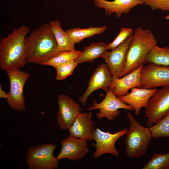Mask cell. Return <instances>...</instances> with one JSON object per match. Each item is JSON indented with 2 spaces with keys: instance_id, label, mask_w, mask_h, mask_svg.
I'll use <instances>...</instances> for the list:
<instances>
[{
  "instance_id": "11",
  "label": "cell",
  "mask_w": 169,
  "mask_h": 169,
  "mask_svg": "<svg viewBox=\"0 0 169 169\" xmlns=\"http://www.w3.org/2000/svg\"><path fill=\"white\" fill-rule=\"evenodd\" d=\"M132 35L112 51H106L100 57L105 61L113 77L118 78L122 77L126 66L127 54Z\"/></svg>"
},
{
  "instance_id": "18",
  "label": "cell",
  "mask_w": 169,
  "mask_h": 169,
  "mask_svg": "<svg viewBox=\"0 0 169 169\" xmlns=\"http://www.w3.org/2000/svg\"><path fill=\"white\" fill-rule=\"evenodd\" d=\"M97 7L105 9L106 15L115 13L116 17L120 18L123 14H126L134 8L143 5L142 0H93Z\"/></svg>"
},
{
  "instance_id": "19",
  "label": "cell",
  "mask_w": 169,
  "mask_h": 169,
  "mask_svg": "<svg viewBox=\"0 0 169 169\" xmlns=\"http://www.w3.org/2000/svg\"><path fill=\"white\" fill-rule=\"evenodd\" d=\"M49 23L57 41L59 50L60 51L75 50V42L66 31L62 29L59 20H54Z\"/></svg>"
},
{
  "instance_id": "16",
  "label": "cell",
  "mask_w": 169,
  "mask_h": 169,
  "mask_svg": "<svg viewBox=\"0 0 169 169\" xmlns=\"http://www.w3.org/2000/svg\"><path fill=\"white\" fill-rule=\"evenodd\" d=\"M143 66L131 73L118 78L113 76L109 89L117 97L128 94V90L134 87L140 88L141 85L140 73Z\"/></svg>"
},
{
  "instance_id": "3",
  "label": "cell",
  "mask_w": 169,
  "mask_h": 169,
  "mask_svg": "<svg viewBox=\"0 0 169 169\" xmlns=\"http://www.w3.org/2000/svg\"><path fill=\"white\" fill-rule=\"evenodd\" d=\"M157 43L150 29L136 28L127 52L126 66L122 77L144 66L147 55Z\"/></svg>"
},
{
  "instance_id": "12",
  "label": "cell",
  "mask_w": 169,
  "mask_h": 169,
  "mask_svg": "<svg viewBox=\"0 0 169 169\" xmlns=\"http://www.w3.org/2000/svg\"><path fill=\"white\" fill-rule=\"evenodd\" d=\"M113 76L106 64H99L93 73L85 92L79 98V101L84 106L89 96L95 90L102 89L107 93L112 81Z\"/></svg>"
},
{
  "instance_id": "24",
  "label": "cell",
  "mask_w": 169,
  "mask_h": 169,
  "mask_svg": "<svg viewBox=\"0 0 169 169\" xmlns=\"http://www.w3.org/2000/svg\"><path fill=\"white\" fill-rule=\"evenodd\" d=\"M143 169H169V152L154 154Z\"/></svg>"
},
{
  "instance_id": "30",
  "label": "cell",
  "mask_w": 169,
  "mask_h": 169,
  "mask_svg": "<svg viewBox=\"0 0 169 169\" xmlns=\"http://www.w3.org/2000/svg\"><path fill=\"white\" fill-rule=\"evenodd\" d=\"M165 18L167 20H169V15L165 16Z\"/></svg>"
},
{
  "instance_id": "1",
  "label": "cell",
  "mask_w": 169,
  "mask_h": 169,
  "mask_svg": "<svg viewBox=\"0 0 169 169\" xmlns=\"http://www.w3.org/2000/svg\"><path fill=\"white\" fill-rule=\"evenodd\" d=\"M24 45L27 62L43 65L60 52L51 27L43 23L26 37Z\"/></svg>"
},
{
  "instance_id": "21",
  "label": "cell",
  "mask_w": 169,
  "mask_h": 169,
  "mask_svg": "<svg viewBox=\"0 0 169 169\" xmlns=\"http://www.w3.org/2000/svg\"><path fill=\"white\" fill-rule=\"evenodd\" d=\"M107 27H90L87 28L77 27L69 29L66 32L75 43H79L84 38L96 34H101L106 30Z\"/></svg>"
},
{
  "instance_id": "22",
  "label": "cell",
  "mask_w": 169,
  "mask_h": 169,
  "mask_svg": "<svg viewBox=\"0 0 169 169\" xmlns=\"http://www.w3.org/2000/svg\"><path fill=\"white\" fill-rule=\"evenodd\" d=\"M146 62L169 66V46L155 45L147 55Z\"/></svg>"
},
{
  "instance_id": "10",
  "label": "cell",
  "mask_w": 169,
  "mask_h": 169,
  "mask_svg": "<svg viewBox=\"0 0 169 169\" xmlns=\"http://www.w3.org/2000/svg\"><path fill=\"white\" fill-rule=\"evenodd\" d=\"M120 109L134 110L133 108L123 102L109 89L101 102L98 103L94 101L93 105L88 110H98L99 112L96 114L98 119L106 118L109 120L112 121L120 115L119 109Z\"/></svg>"
},
{
  "instance_id": "5",
  "label": "cell",
  "mask_w": 169,
  "mask_h": 169,
  "mask_svg": "<svg viewBox=\"0 0 169 169\" xmlns=\"http://www.w3.org/2000/svg\"><path fill=\"white\" fill-rule=\"evenodd\" d=\"M56 145L45 143L29 148L26 161L29 169H55L59 164V160L53 155Z\"/></svg>"
},
{
  "instance_id": "13",
  "label": "cell",
  "mask_w": 169,
  "mask_h": 169,
  "mask_svg": "<svg viewBox=\"0 0 169 169\" xmlns=\"http://www.w3.org/2000/svg\"><path fill=\"white\" fill-rule=\"evenodd\" d=\"M58 110L57 113L58 123L62 130L68 129L80 113L79 104L64 95H59L58 98Z\"/></svg>"
},
{
  "instance_id": "4",
  "label": "cell",
  "mask_w": 169,
  "mask_h": 169,
  "mask_svg": "<svg viewBox=\"0 0 169 169\" xmlns=\"http://www.w3.org/2000/svg\"><path fill=\"white\" fill-rule=\"evenodd\" d=\"M126 112L130 126L125 141V153L129 158H137L146 154L152 136L150 128L142 126L130 113Z\"/></svg>"
},
{
  "instance_id": "2",
  "label": "cell",
  "mask_w": 169,
  "mask_h": 169,
  "mask_svg": "<svg viewBox=\"0 0 169 169\" xmlns=\"http://www.w3.org/2000/svg\"><path fill=\"white\" fill-rule=\"evenodd\" d=\"M30 30L23 25L0 40V66L1 69H18L23 67L27 62L24 40Z\"/></svg>"
},
{
  "instance_id": "15",
  "label": "cell",
  "mask_w": 169,
  "mask_h": 169,
  "mask_svg": "<svg viewBox=\"0 0 169 169\" xmlns=\"http://www.w3.org/2000/svg\"><path fill=\"white\" fill-rule=\"evenodd\" d=\"M92 118L91 112H80L69 129V135L87 141H92L96 129Z\"/></svg>"
},
{
  "instance_id": "7",
  "label": "cell",
  "mask_w": 169,
  "mask_h": 169,
  "mask_svg": "<svg viewBox=\"0 0 169 169\" xmlns=\"http://www.w3.org/2000/svg\"><path fill=\"white\" fill-rule=\"evenodd\" d=\"M169 113V87L157 90L150 99L146 109V124L151 127Z\"/></svg>"
},
{
  "instance_id": "8",
  "label": "cell",
  "mask_w": 169,
  "mask_h": 169,
  "mask_svg": "<svg viewBox=\"0 0 169 169\" xmlns=\"http://www.w3.org/2000/svg\"><path fill=\"white\" fill-rule=\"evenodd\" d=\"M140 77V88L169 87V66L148 63L142 67Z\"/></svg>"
},
{
  "instance_id": "28",
  "label": "cell",
  "mask_w": 169,
  "mask_h": 169,
  "mask_svg": "<svg viewBox=\"0 0 169 169\" xmlns=\"http://www.w3.org/2000/svg\"><path fill=\"white\" fill-rule=\"evenodd\" d=\"M143 5L149 6L152 11L160 9L169 11V0H142Z\"/></svg>"
},
{
  "instance_id": "20",
  "label": "cell",
  "mask_w": 169,
  "mask_h": 169,
  "mask_svg": "<svg viewBox=\"0 0 169 169\" xmlns=\"http://www.w3.org/2000/svg\"><path fill=\"white\" fill-rule=\"evenodd\" d=\"M108 44L103 42L91 44L90 46L83 47V50L75 60L78 64L84 62H91L100 57L107 49Z\"/></svg>"
},
{
  "instance_id": "6",
  "label": "cell",
  "mask_w": 169,
  "mask_h": 169,
  "mask_svg": "<svg viewBox=\"0 0 169 169\" xmlns=\"http://www.w3.org/2000/svg\"><path fill=\"white\" fill-rule=\"evenodd\" d=\"M10 82V91L6 99L9 106L13 110L22 111L26 110L23 95L24 86L30 75L19 69L5 70Z\"/></svg>"
},
{
  "instance_id": "14",
  "label": "cell",
  "mask_w": 169,
  "mask_h": 169,
  "mask_svg": "<svg viewBox=\"0 0 169 169\" xmlns=\"http://www.w3.org/2000/svg\"><path fill=\"white\" fill-rule=\"evenodd\" d=\"M60 152L56 156L59 160L67 159L77 161L83 158L89 151L87 141L69 135L61 141Z\"/></svg>"
},
{
  "instance_id": "23",
  "label": "cell",
  "mask_w": 169,
  "mask_h": 169,
  "mask_svg": "<svg viewBox=\"0 0 169 169\" xmlns=\"http://www.w3.org/2000/svg\"><path fill=\"white\" fill-rule=\"evenodd\" d=\"M79 50H67L60 52L54 57L44 63L46 65L55 68L59 65L68 62L75 60L81 53Z\"/></svg>"
},
{
  "instance_id": "17",
  "label": "cell",
  "mask_w": 169,
  "mask_h": 169,
  "mask_svg": "<svg viewBox=\"0 0 169 169\" xmlns=\"http://www.w3.org/2000/svg\"><path fill=\"white\" fill-rule=\"evenodd\" d=\"M131 90L130 93L118 97L123 102L133 108L136 115H137L141 108L144 107L146 109L147 108L150 99L156 92L157 89L134 87Z\"/></svg>"
},
{
  "instance_id": "25",
  "label": "cell",
  "mask_w": 169,
  "mask_h": 169,
  "mask_svg": "<svg viewBox=\"0 0 169 169\" xmlns=\"http://www.w3.org/2000/svg\"><path fill=\"white\" fill-rule=\"evenodd\" d=\"M150 129L154 138L169 137V113Z\"/></svg>"
},
{
  "instance_id": "29",
  "label": "cell",
  "mask_w": 169,
  "mask_h": 169,
  "mask_svg": "<svg viewBox=\"0 0 169 169\" xmlns=\"http://www.w3.org/2000/svg\"><path fill=\"white\" fill-rule=\"evenodd\" d=\"M8 96V92L7 93L2 89V85L0 84V98L7 99Z\"/></svg>"
},
{
  "instance_id": "9",
  "label": "cell",
  "mask_w": 169,
  "mask_h": 169,
  "mask_svg": "<svg viewBox=\"0 0 169 169\" xmlns=\"http://www.w3.org/2000/svg\"><path fill=\"white\" fill-rule=\"evenodd\" d=\"M128 131L127 128H125L112 134L109 131L105 132L98 128L96 129L93 136L95 144L91 145L95 147L94 158L97 159L101 155L107 153L118 156L119 153L115 146V142L119 138L126 134Z\"/></svg>"
},
{
  "instance_id": "27",
  "label": "cell",
  "mask_w": 169,
  "mask_h": 169,
  "mask_svg": "<svg viewBox=\"0 0 169 169\" xmlns=\"http://www.w3.org/2000/svg\"><path fill=\"white\" fill-rule=\"evenodd\" d=\"M133 34V30L131 28L122 27L116 38L108 44L107 49L113 50L115 49Z\"/></svg>"
},
{
  "instance_id": "26",
  "label": "cell",
  "mask_w": 169,
  "mask_h": 169,
  "mask_svg": "<svg viewBox=\"0 0 169 169\" xmlns=\"http://www.w3.org/2000/svg\"><path fill=\"white\" fill-rule=\"evenodd\" d=\"M75 60L61 64L55 68L56 71V79L62 80L71 75L78 64Z\"/></svg>"
}]
</instances>
